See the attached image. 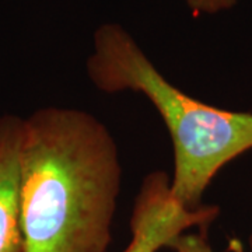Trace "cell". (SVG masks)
I'll list each match as a JSON object with an SVG mask.
<instances>
[{
  "instance_id": "6",
  "label": "cell",
  "mask_w": 252,
  "mask_h": 252,
  "mask_svg": "<svg viewBox=\"0 0 252 252\" xmlns=\"http://www.w3.org/2000/svg\"><path fill=\"white\" fill-rule=\"evenodd\" d=\"M184 1L195 16H202V14L212 16L217 13H223L233 9L238 3V0H184Z\"/></svg>"
},
{
  "instance_id": "1",
  "label": "cell",
  "mask_w": 252,
  "mask_h": 252,
  "mask_svg": "<svg viewBox=\"0 0 252 252\" xmlns=\"http://www.w3.org/2000/svg\"><path fill=\"white\" fill-rule=\"evenodd\" d=\"M121 187L118 144L95 115L44 107L24 117L23 252H108Z\"/></svg>"
},
{
  "instance_id": "2",
  "label": "cell",
  "mask_w": 252,
  "mask_h": 252,
  "mask_svg": "<svg viewBox=\"0 0 252 252\" xmlns=\"http://www.w3.org/2000/svg\"><path fill=\"white\" fill-rule=\"evenodd\" d=\"M86 72L101 93L142 94L158 112L172 142L171 192L187 209L203 206L205 192L219 171L252 150V112L217 108L190 97L162 76L118 23L95 30Z\"/></svg>"
},
{
  "instance_id": "4",
  "label": "cell",
  "mask_w": 252,
  "mask_h": 252,
  "mask_svg": "<svg viewBox=\"0 0 252 252\" xmlns=\"http://www.w3.org/2000/svg\"><path fill=\"white\" fill-rule=\"evenodd\" d=\"M24 117L0 114V252H23L20 152Z\"/></svg>"
},
{
  "instance_id": "5",
  "label": "cell",
  "mask_w": 252,
  "mask_h": 252,
  "mask_svg": "<svg viewBox=\"0 0 252 252\" xmlns=\"http://www.w3.org/2000/svg\"><path fill=\"white\" fill-rule=\"evenodd\" d=\"M231 248L234 252H243V247L237 240L231 241ZM174 252H215L207 240V230H199L196 233H184L177 237L170 245Z\"/></svg>"
},
{
  "instance_id": "7",
  "label": "cell",
  "mask_w": 252,
  "mask_h": 252,
  "mask_svg": "<svg viewBox=\"0 0 252 252\" xmlns=\"http://www.w3.org/2000/svg\"><path fill=\"white\" fill-rule=\"evenodd\" d=\"M250 248H251V252H252V233H251V237H250Z\"/></svg>"
},
{
  "instance_id": "3",
  "label": "cell",
  "mask_w": 252,
  "mask_h": 252,
  "mask_svg": "<svg viewBox=\"0 0 252 252\" xmlns=\"http://www.w3.org/2000/svg\"><path fill=\"white\" fill-rule=\"evenodd\" d=\"M219 207L203 205L190 210L171 192V177L161 170L149 172L142 181L130 215V241L122 252H158L193 227L207 230Z\"/></svg>"
}]
</instances>
